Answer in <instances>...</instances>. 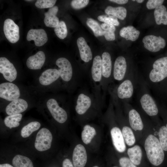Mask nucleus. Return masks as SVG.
I'll return each mask as SVG.
<instances>
[{
    "label": "nucleus",
    "mask_w": 167,
    "mask_h": 167,
    "mask_svg": "<svg viewBox=\"0 0 167 167\" xmlns=\"http://www.w3.org/2000/svg\"><path fill=\"white\" fill-rule=\"evenodd\" d=\"M144 147L150 162L155 166L160 165L163 161L165 154L158 139L153 135H149L145 140Z\"/></svg>",
    "instance_id": "nucleus-1"
},
{
    "label": "nucleus",
    "mask_w": 167,
    "mask_h": 167,
    "mask_svg": "<svg viewBox=\"0 0 167 167\" xmlns=\"http://www.w3.org/2000/svg\"><path fill=\"white\" fill-rule=\"evenodd\" d=\"M146 77L148 83L152 87L155 84L166 79L167 77V57L156 60Z\"/></svg>",
    "instance_id": "nucleus-2"
},
{
    "label": "nucleus",
    "mask_w": 167,
    "mask_h": 167,
    "mask_svg": "<svg viewBox=\"0 0 167 167\" xmlns=\"http://www.w3.org/2000/svg\"><path fill=\"white\" fill-rule=\"evenodd\" d=\"M139 98V101L142 108L149 116L157 115L158 109L153 98L148 91L142 90Z\"/></svg>",
    "instance_id": "nucleus-3"
},
{
    "label": "nucleus",
    "mask_w": 167,
    "mask_h": 167,
    "mask_svg": "<svg viewBox=\"0 0 167 167\" xmlns=\"http://www.w3.org/2000/svg\"><path fill=\"white\" fill-rule=\"evenodd\" d=\"M52 135L47 128H41L37 133L35 142V147L38 151L42 152L49 149L51 146Z\"/></svg>",
    "instance_id": "nucleus-4"
},
{
    "label": "nucleus",
    "mask_w": 167,
    "mask_h": 167,
    "mask_svg": "<svg viewBox=\"0 0 167 167\" xmlns=\"http://www.w3.org/2000/svg\"><path fill=\"white\" fill-rule=\"evenodd\" d=\"M19 88L13 83L5 82L0 84V97L9 101H12L20 96Z\"/></svg>",
    "instance_id": "nucleus-5"
},
{
    "label": "nucleus",
    "mask_w": 167,
    "mask_h": 167,
    "mask_svg": "<svg viewBox=\"0 0 167 167\" xmlns=\"http://www.w3.org/2000/svg\"><path fill=\"white\" fill-rule=\"evenodd\" d=\"M142 42L145 48L153 52L159 51L166 45L165 40L160 36L147 35L143 38Z\"/></svg>",
    "instance_id": "nucleus-6"
},
{
    "label": "nucleus",
    "mask_w": 167,
    "mask_h": 167,
    "mask_svg": "<svg viewBox=\"0 0 167 167\" xmlns=\"http://www.w3.org/2000/svg\"><path fill=\"white\" fill-rule=\"evenodd\" d=\"M48 109L54 119L58 122L62 123L67 119V115L66 111L60 107L54 99L51 98L47 101Z\"/></svg>",
    "instance_id": "nucleus-7"
},
{
    "label": "nucleus",
    "mask_w": 167,
    "mask_h": 167,
    "mask_svg": "<svg viewBox=\"0 0 167 167\" xmlns=\"http://www.w3.org/2000/svg\"><path fill=\"white\" fill-rule=\"evenodd\" d=\"M3 31L9 42L12 43L17 42L19 38V26L10 19H6L4 23Z\"/></svg>",
    "instance_id": "nucleus-8"
},
{
    "label": "nucleus",
    "mask_w": 167,
    "mask_h": 167,
    "mask_svg": "<svg viewBox=\"0 0 167 167\" xmlns=\"http://www.w3.org/2000/svg\"><path fill=\"white\" fill-rule=\"evenodd\" d=\"M130 75L119 85L117 90L118 97L121 99H129L132 96L134 89L133 77Z\"/></svg>",
    "instance_id": "nucleus-9"
},
{
    "label": "nucleus",
    "mask_w": 167,
    "mask_h": 167,
    "mask_svg": "<svg viewBox=\"0 0 167 167\" xmlns=\"http://www.w3.org/2000/svg\"><path fill=\"white\" fill-rule=\"evenodd\" d=\"M0 72L6 80L10 82L17 77V72L14 66L5 57L0 58Z\"/></svg>",
    "instance_id": "nucleus-10"
},
{
    "label": "nucleus",
    "mask_w": 167,
    "mask_h": 167,
    "mask_svg": "<svg viewBox=\"0 0 167 167\" xmlns=\"http://www.w3.org/2000/svg\"><path fill=\"white\" fill-rule=\"evenodd\" d=\"M56 64L59 67L60 76L65 81L68 82L71 79L73 73L71 63L66 58H60L56 61Z\"/></svg>",
    "instance_id": "nucleus-11"
},
{
    "label": "nucleus",
    "mask_w": 167,
    "mask_h": 167,
    "mask_svg": "<svg viewBox=\"0 0 167 167\" xmlns=\"http://www.w3.org/2000/svg\"><path fill=\"white\" fill-rule=\"evenodd\" d=\"M127 69V63L125 58L121 56L118 57L114 64L113 76L114 79L119 81L124 79L126 76Z\"/></svg>",
    "instance_id": "nucleus-12"
},
{
    "label": "nucleus",
    "mask_w": 167,
    "mask_h": 167,
    "mask_svg": "<svg viewBox=\"0 0 167 167\" xmlns=\"http://www.w3.org/2000/svg\"><path fill=\"white\" fill-rule=\"evenodd\" d=\"M26 39L28 41L33 40L37 46H41L46 43L48 38L45 31L43 29H31L28 32Z\"/></svg>",
    "instance_id": "nucleus-13"
},
{
    "label": "nucleus",
    "mask_w": 167,
    "mask_h": 167,
    "mask_svg": "<svg viewBox=\"0 0 167 167\" xmlns=\"http://www.w3.org/2000/svg\"><path fill=\"white\" fill-rule=\"evenodd\" d=\"M87 156L85 147L78 144L75 148L72 155V161L74 167H84Z\"/></svg>",
    "instance_id": "nucleus-14"
},
{
    "label": "nucleus",
    "mask_w": 167,
    "mask_h": 167,
    "mask_svg": "<svg viewBox=\"0 0 167 167\" xmlns=\"http://www.w3.org/2000/svg\"><path fill=\"white\" fill-rule=\"evenodd\" d=\"M28 104L24 100L18 98L11 101L6 107V112L9 115L22 113L27 109Z\"/></svg>",
    "instance_id": "nucleus-15"
},
{
    "label": "nucleus",
    "mask_w": 167,
    "mask_h": 167,
    "mask_svg": "<svg viewBox=\"0 0 167 167\" xmlns=\"http://www.w3.org/2000/svg\"><path fill=\"white\" fill-rule=\"evenodd\" d=\"M45 60V56L44 53L40 51L35 54L28 57L27 60L26 64L29 69H40L44 64Z\"/></svg>",
    "instance_id": "nucleus-16"
},
{
    "label": "nucleus",
    "mask_w": 167,
    "mask_h": 167,
    "mask_svg": "<svg viewBox=\"0 0 167 167\" xmlns=\"http://www.w3.org/2000/svg\"><path fill=\"white\" fill-rule=\"evenodd\" d=\"M110 133L113 144L115 149L120 152H124L126 146L122 133L120 129L117 127H114L111 130Z\"/></svg>",
    "instance_id": "nucleus-17"
},
{
    "label": "nucleus",
    "mask_w": 167,
    "mask_h": 167,
    "mask_svg": "<svg viewBox=\"0 0 167 167\" xmlns=\"http://www.w3.org/2000/svg\"><path fill=\"white\" fill-rule=\"evenodd\" d=\"M60 76L58 70L49 69L44 71L40 76L39 80L43 85H49L56 81Z\"/></svg>",
    "instance_id": "nucleus-18"
},
{
    "label": "nucleus",
    "mask_w": 167,
    "mask_h": 167,
    "mask_svg": "<svg viewBox=\"0 0 167 167\" xmlns=\"http://www.w3.org/2000/svg\"><path fill=\"white\" fill-rule=\"evenodd\" d=\"M77 43L81 59L86 62L91 60L92 55L91 49L84 38L82 37H79Z\"/></svg>",
    "instance_id": "nucleus-19"
},
{
    "label": "nucleus",
    "mask_w": 167,
    "mask_h": 167,
    "mask_svg": "<svg viewBox=\"0 0 167 167\" xmlns=\"http://www.w3.org/2000/svg\"><path fill=\"white\" fill-rule=\"evenodd\" d=\"M58 9L57 6H54L49 8L48 11L44 13V22L46 26L51 28H55L58 24L59 20L56 16Z\"/></svg>",
    "instance_id": "nucleus-20"
},
{
    "label": "nucleus",
    "mask_w": 167,
    "mask_h": 167,
    "mask_svg": "<svg viewBox=\"0 0 167 167\" xmlns=\"http://www.w3.org/2000/svg\"><path fill=\"white\" fill-rule=\"evenodd\" d=\"M75 109L79 114H84L91 106V101L89 97L84 94H80L77 100Z\"/></svg>",
    "instance_id": "nucleus-21"
},
{
    "label": "nucleus",
    "mask_w": 167,
    "mask_h": 167,
    "mask_svg": "<svg viewBox=\"0 0 167 167\" xmlns=\"http://www.w3.org/2000/svg\"><path fill=\"white\" fill-rule=\"evenodd\" d=\"M129 120L131 128L135 131L142 130L143 124L139 113L135 109H132L128 113Z\"/></svg>",
    "instance_id": "nucleus-22"
},
{
    "label": "nucleus",
    "mask_w": 167,
    "mask_h": 167,
    "mask_svg": "<svg viewBox=\"0 0 167 167\" xmlns=\"http://www.w3.org/2000/svg\"><path fill=\"white\" fill-rule=\"evenodd\" d=\"M140 32L132 26H128L122 28L120 31V36L126 40L135 41L139 37Z\"/></svg>",
    "instance_id": "nucleus-23"
},
{
    "label": "nucleus",
    "mask_w": 167,
    "mask_h": 167,
    "mask_svg": "<svg viewBox=\"0 0 167 167\" xmlns=\"http://www.w3.org/2000/svg\"><path fill=\"white\" fill-rule=\"evenodd\" d=\"M101 66L102 75L105 78H109L111 75L112 70V61L109 54L104 52L102 55Z\"/></svg>",
    "instance_id": "nucleus-24"
},
{
    "label": "nucleus",
    "mask_w": 167,
    "mask_h": 167,
    "mask_svg": "<svg viewBox=\"0 0 167 167\" xmlns=\"http://www.w3.org/2000/svg\"><path fill=\"white\" fill-rule=\"evenodd\" d=\"M91 72L92 79L95 81L101 80L102 75L101 58L99 55L96 56L93 59Z\"/></svg>",
    "instance_id": "nucleus-25"
},
{
    "label": "nucleus",
    "mask_w": 167,
    "mask_h": 167,
    "mask_svg": "<svg viewBox=\"0 0 167 167\" xmlns=\"http://www.w3.org/2000/svg\"><path fill=\"white\" fill-rule=\"evenodd\" d=\"M154 15L157 24L167 25V9L165 6L162 5L156 8Z\"/></svg>",
    "instance_id": "nucleus-26"
},
{
    "label": "nucleus",
    "mask_w": 167,
    "mask_h": 167,
    "mask_svg": "<svg viewBox=\"0 0 167 167\" xmlns=\"http://www.w3.org/2000/svg\"><path fill=\"white\" fill-rule=\"evenodd\" d=\"M105 11L107 15H111L122 20H124L126 16V10L122 6L114 7L108 6L106 8Z\"/></svg>",
    "instance_id": "nucleus-27"
},
{
    "label": "nucleus",
    "mask_w": 167,
    "mask_h": 167,
    "mask_svg": "<svg viewBox=\"0 0 167 167\" xmlns=\"http://www.w3.org/2000/svg\"><path fill=\"white\" fill-rule=\"evenodd\" d=\"M127 154L131 161L135 165H139L141 162L142 153L141 148L137 145L128 149Z\"/></svg>",
    "instance_id": "nucleus-28"
},
{
    "label": "nucleus",
    "mask_w": 167,
    "mask_h": 167,
    "mask_svg": "<svg viewBox=\"0 0 167 167\" xmlns=\"http://www.w3.org/2000/svg\"><path fill=\"white\" fill-rule=\"evenodd\" d=\"M12 164L14 167H33V163L29 158L20 155L15 156Z\"/></svg>",
    "instance_id": "nucleus-29"
},
{
    "label": "nucleus",
    "mask_w": 167,
    "mask_h": 167,
    "mask_svg": "<svg viewBox=\"0 0 167 167\" xmlns=\"http://www.w3.org/2000/svg\"><path fill=\"white\" fill-rule=\"evenodd\" d=\"M96 134V131L93 127L88 125H86L81 133L82 140L85 144H88L91 142Z\"/></svg>",
    "instance_id": "nucleus-30"
},
{
    "label": "nucleus",
    "mask_w": 167,
    "mask_h": 167,
    "mask_svg": "<svg viewBox=\"0 0 167 167\" xmlns=\"http://www.w3.org/2000/svg\"><path fill=\"white\" fill-rule=\"evenodd\" d=\"M41 126L40 123L37 121L30 122L24 126L21 131V136L24 138L29 137L34 131L38 130Z\"/></svg>",
    "instance_id": "nucleus-31"
},
{
    "label": "nucleus",
    "mask_w": 167,
    "mask_h": 167,
    "mask_svg": "<svg viewBox=\"0 0 167 167\" xmlns=\"http://www.w3.org/2000/svg\"><path fill=\"white\" fill-rule=\"evenodd\" d=\"M22 117L21 113L9 115L5 118L4 122L5 126L10 128L16 127L19 126V122L21 120Z\"/></svg>",
    "instance_id": "nucleus-32"
},
{
    "label": "nucleus",
    "mask_w": 167,
    "mask_h": 167,
    "mask_svg": "<svg viewBox=\"0 0 167 167\" xmlns=\"http://www.w3.org/2000/svg\"><path fill=\"white\" fill-rule=\"evenodd\" d=\"M122 133L126 144L129 146L133 145L135 141V136L131 129L127 126H124Z\"/></svg>",
    "instance_id": "nucleus-33"
},
{
    "label": "nucleus",
    "mask_w": 167,
    "mask_h": 167,
    "mask_svg": "<svg viewBox=\"0 0 167 167\" xmlns=\"http://www.w3.org/2000/svg\"><path fill=\"white\" fill-rule=\"evenodd\" d=\"M86 24L92 31L96 36H102L103 31L101 26L96 20L92 18H88L86 21Z\"/></svg>",
    "instance_id": "nucleus-34"
},
{
    "label": "nucleus",
    "mask_w": 167,
    "mask_h": 167,
    "mask_svg": "<svg viewBox=\"0 0 167 167\" xmlns=\"http://www.w3.org/2000/svg\"><path fill=\"white\" fill-rule=\"evenodd\" d=\"M54 31L56 35L60 39H64L67 34V27L65 22L60 21L57 26L54 28Z\"/></svg>",
    "instance_id": "nucleus-35"
},
{
    "label": "nucleus",
    "mask_w": 167,
    "mask_h": 167,
    "mask_svg": "<svg viewBox=\"0 0 167 167\" xmlns=\"http://www.w3.org/2000/svg\"><path fill=\"white\" fill-rule=\"evenodd\" d=\"M159 136L161 146L164 151H167V129L164 126L160 129Z\"/></svg>",
    "instance_id": "nucleus-36"
},
{
    "label": "nucleus",
    "mask_w": 167,
    "mask_h": 167,
    "mask_svg": "<svg viewBox=\"0 0 167 167\" xmlns=\"http://www.w3.org/2000/svg\"><path fill=\"white\" fill-rule=\"evenodd\" d=\"M98 20L105 23L109 24L114 26H118L119 23L117 18L111 15H103L98 17Z\"/></svg>",
    "instance_id": "nucleus-37"
},
{
    "label": "nucleus",
    "mask_w": 167,
    "mask_h": 167,
    "mask_svg": "<svg viewBox=\"0 0 167 167\" xmlns=\"http://www.w3.org/2000/svg\"><path fill=\"white\" fill-rule=\"evenodd\" d=\"M56 1L55 0H37L35 3V5L40 9L50 8L54 6Z\"/></svg>",
    "instance_id": "nucleus-38"
},
{
    "label": "nucleus",
    "mask_w": 167,
    "mask_h": 167,
    "mask_svg": "<svg viewBox=\"0 0 167 167\" xmlns=\"http://www.w3.org/2000/svg\"><path fill=\"white\" fill-rule=\"evenodd\" d=\"M88 0H73L71 2L72 7L75 9H79L86 6L89 3Z\"/></svg>",
    "instance_id": "nucleus-39"
},
{
    "label": "nucleus",
    "mask_w": 167,
    "mask_h": 167,
    "mask_svg": "<svg viewBox=\"0 0 167 167\" xmlns=\"http://www.w3.org/2000/svg\"><path fill=\"white\" fill-rule=\"evenodd\" d=\"M163 0H149L146 3V7L149 10L155 9L162 5L164 2Z\"/></svg>",
    "instance_id": "nucleus-40"
},
{
    "label": "nucleus",
    "mask_w": 167,
    "mask_h": 167,
    "mask_svg": "<svg viewBox=\"0 0 167 167\" xmlns=\"http://www.w3.org/2000/svg\"><path fill=\"white\" fill-rule=\"evenodd\" d=\"M119 163L121 167H137L130 158L126 157L120 158L119 160Z\"/></svg>",
    "instance_id": "nucleus-41"
},
{
    "label": "nucleus",
    "mask_w": 167,
    "mask_h": 167,
    "mask_svg": "<svg viewBox=\"0 0 167 167\" xmlns=\"http://www.w3.org/2000/svg\"><path fill=\"white\" fill-rule=\"evenodd\" d=\"M103 35L107 41H113L115 39V35L114 32L103 30Z\"/></svg>",
    "instance_id": "nucleus-42"
},
{
    "label": "nucleus",
    "mask_w": 167,
    "mask_h": 167,
    "mask_svg": "<svg viewBox=\"0 0 167 167\" xmlns=\"http://www.w3.org/2000/svg\"><path fill=\"white\" fill-rule=\"evenodd\" d=\"M101 26L105 31L114 32L115 30V26L111 24L104 23L101 24Z\"/></svg>",
    "instance_id": "nucleus-43"
},
{
    "label": "nucleus",
    "mask_w": 167,
    "mask_h": 167,
    "mask_svg": "<svg viewBox=\"0 0 167 167\" xmlns=\"http://www.w3.org/2000/svg\"><path fill=\"white\" fill-rule=\"evenodd\" d=\"M62 167H74L70 160L68 159H65L62 162Z\"/></svg>",
    "instance_id": "nucleus-44"
},
{
    "label": "nucleus",
    "mask_w": 167,
    "mask_h": 167,
    "mask_svg": "<svg viewBox=\"0 0 167 167\" xmlns=\"http://www.w3.org/2000/svg\"><path fill=\"white\" fill-rule=\"evenodd\" d=\"M109 1L120 4H126L128 1V0H110Z\"/></svg>",
    "instance_id": "nucleus-45"
},
{
    "label": "nucleus",
    "mask_w": 167,
    "mask_h": 167,
    "mask_svg": "<svg viewBox=\"0 0 167 167\" xmlns=\"http://www.w3.org/2000/svg\"><path fill=\"white\" fill-rule=\"evenodd\" d=\"M0 167H14L9 164L6 163L0 165Z\"/></svg>",
    "instance_id": "nucleus-46"
},
{
    "label": "nucleus",
    "mask_w": 167,
    "mask_h": 167,
    "mask_svg": "<svg viewBox=\"0 0 167 167\" xmlns=\"http://www.w3.org/2000/svg\"><path fill=\"white\" fill-rule=\"evenodd\" d=\"M137 2L139 3H141L143 2L144 0H136Z\"/></svg>",
    "instance_id": "nucleus-47"
},
{
    "label": "nucleus",
    "mask_w": 167,
    "mask_h": 167,
    "mask_svg": "<svg viewBox=\"0 0 167 167\" xmlns=\"http://www.w3.org/2000/svg\"><path fill=\"white\" fill-rule=\"evenodd\" d=\"M25 1H28H28H32V0H25Z\"/></svg>",
    "instance_id": "nucleus-48"
},
{
    "label": "nucleus",
    "mask_w": 167,
    "mask_h": 167,
    "mask_svg": "<svg viewBox=\"0 0 167 167\" xmlns=\"http://www.w3.org/2000/svg\"><path fill=\"white\" fill-rule=\"evenodd\" d=\"M93 167H99L97 166H93Z\"/></svg>",
    "instance_id": "nucleus-49"
},
{
    "label": "nucleus",
    "mask_w": 167,
    "mask_h": 167,
    "mask_svg": "<svg viewBox=\"0 0 167 167\" xmlns=\"http://www.w3.org/2000/svg\"><path fill=\"white\" fill-rule=\"evenodd\" d=\"M166 128H167V124L166 125Z\"/></svg>",
    "instance_id": "nucleus-50"
},
{
    "label": "nucleus",
    "mask_w": 167,
    "mask_h": 167,
    "mask_svg": "<svg viewBox=\"0 0 167 167\" xmlns=\"http://www.w3.org/2000/svg\"><path fill=\"white\" fill-rule=\"evenodd\" d=\"M132 1H135V0H132Z\"/></svg>",
    "instance_id": "nucleus-51"
},
{
    "label": "nucleus",
    "mask_w": 167,
    "mask_h": 167,
    "mask_svg": "<svg viewBox=\"0 0 167 167\" xmlns=\"http://www.w3.org/2000/svg\"><path fill=\"white\" fill-rule=\"evenodd\" d=\"M113 167H117V166H114Z\"/></svg>",
    "instance_id": "nucleus-52"
}]
</instances>
